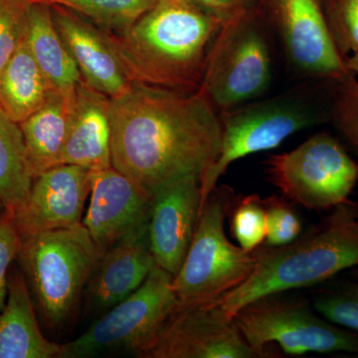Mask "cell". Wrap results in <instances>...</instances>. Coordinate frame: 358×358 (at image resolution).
<instances>
[{
  "mask_svg": "<svg viewBox=\"0 0 358 358\" xmlns=\"http://www.w3.org/2000/svg\"><path fill=\"white\" fill-rule=\"evenodd\" d=\"M110 124L113 167L152 196L180 179L201 178L220 154V117L199 91L134 82L110 99Z\"/></svg>",
  "mask_w": 358,
  "mask_h": 358,
  "instance_id": "6da1fadb",
  "label": "cell"
},
{
  "mask_svg": "<svg viewBox=\"0 0 358 358\" xmlns=\"http://www.w3.org/2000/svg\"><path fill=\"white\" fill-rule=\"evenodd\" d=\"M222 22L190 0H159L128 29L115 34L136 82L199 91L207 55Z\"/></svg>",
  "mask_w": 358,
  "mask_h": 358,
  "instance_id": "7a4b0ae2",
  "label": "cell"
},
{
  "mask_svg": "<svg viewBox=\"0 0 358 358\" xmlns=\"http://www.w3.org/2000/svg\"><path fill=\"white\" fill-rule=\"evenodd\" d=\"M331 211L292 243L254 250L252 275L217 301L228 317L234 319L240 308L260 296L317 286L358 267L357 201L348 200Z\"/></svg>",
  "mask_w": 358,
  "mask_h": 358,
  "instance_id": "3957f363",
  "label": "cell"
},
{
  "mask_svg": "<svg viewBox=\"0 0 358 358\" xmlns=\"http://www.w3.org/2000/svg\"><path fill=\"white\" fill-rule=\"evenodd\" d=\"M334 85V80L301 81L280 95L220 113L222 143L218 159L200 178L201 211L233 162L278 148L298 131L329 122Z\"/></svg>",
  "mask_w": 358,
  "mask_h": 358,
  "instance_id": "277c9868",
  "label": "cell"
},
{
  "mask_svg": "<svg viewBox=\"0 0 358 358\" xmlns=\"http://www.w3.org/2000/svg\"><path fill=\"white\" fill-rule=\"evenodd\" d=\"M275 35L247 8L224 21L207 55L199 91L218 114L261 99L273 82Z\"/></svg>",
  "mask_w": 358,
  "mask_h": 358,
  "instance_id": "5b68a950",
  "label": "cell"
},
{
  "mask_svg": "<svg viewBox=\"0 0 358 358\" xmlns=\"http://www.w3.org/2000/svg\"><path fill=\"white\" fill-rule=\"evenodd\" d=\"M17 260L51 327L62 326L77 307L102 254L84 224L21 239Z\"/></svg>",
  "mask_w": 358,
  "mask_h": 358,
  "instance_id": "8992f818",
  "label": "cell"
},
{
  "mask_svg": "<svg viewBox=\"0 0 358 358\" xmlns=\"http://www.w3.org/2000/svg\"><path fill=\"white\" fill-rule=\"evenodd\" d=\"M235 197L230 186H216L204 204L185 261L173 277L179 303L218 301L253 273L257 262L253 252L231 243L225 233Z\"/></svg>",
  "mask_w": 358,
  "mask_h": 358,
  "instance_id": "52a82bcc",
  "label": "cell"
},
{
  "mask_svg": "<svg viewBox=\"0 0 358 358\" xmlns=\"http://www.w3.org/2000/svg\"><path fill=\"white\" fill-rule=\"evenodd\" d=\"M234 322L259 358L268 357L272 343L286 355L346 353L358 357V334L324 319L308 301L286 292L247 303Z\"/></svg>",
  "mask_w": 358,
  "mask_h": 358,
  "instance_id": "ba28073f",
  "label": "cell"
},
{
  "mask_svg": "<svg viewBox=\"0 0 358 358\" xmlns=\"http://www.w3.org/2000/svg\"><path fill=\"white\" fill-rule=\"evenodd\" d=\"M268 182L289 201L315 211L331 210L350 200L358 181V162L327 131L265 162Z\"/></svg>",
  "mask_w": 358,
  "mask_h": 358,
  "instance_id": "9c48e42d",
  "label": "cell"
},
{
  "mask_svg": "<svg viewBox=\"0 0 358 358\" xmlns=\"http://www.w3.org/2000/svg\"><path fill=\"white\" fill-rule=\"evenodd\" d=\"M173 275L155 266L131 296L110 308L79 338L63 345L59 358L94 357L127 352L143 357L178 307Z\"/></svg>",
  "mask_w": 358,
  "mask_h": 358,
  "instance_id": "30bf717a",
  "label": "cell"
},
{
  "mask_svg": "<svg viewBox=\"0 0 358 358\" xmlns=\"http://www.w3.org/2000/svg\"><path fill=\"white\" fill-rule=\"evenodd\" d=\"M271 1L268 22L296 79L336 81L352 73L334 43L322 0Z\"/></svg>",
  "mask_w": 358,
  "mask_h": 358,
  "instance_id": "8fae6325",
  "label": "cell"
},
{
  "mask_svg": "<svg viewBox=\"0 0 358 358\" xmlns=\"http://www.w3.org/2000/svg\"><path fill=\"white\" fill-rule=\"evenodd\" d=\"M143 358H259L217 301L179 303Z\"/></svg>",
  "mask_w": 358,
  "mask_h": 358,
  "instance_id": "7c38bea8",
  "label": "cell"
},
{
  "mask_svg": "<svg viewBox=\"0 0 358 358\" xmlns=\"http://www.w3.org/2000/svg\"><path fill=\"white\" fill-rule=\"evenodd\" d=\"M90 203L82 221L100 253L148 224L152 195L115 167L91 171Z\"/></svg>",
  "mask_w": 358,
  "mask_h": 358,
  "instance_id": "4fadbf2b",
  "label": "cell"
},
{
  "mask_svg": "<svg viewBox=\"0 0 358 358\" xmlns=\"http://www.w3.org/2000/svg\"><path fill=\"white\" fill-rule=\"evenodd\" d=\"M51 11L82 79L110 99L127 93L136 80L122 57L114 33L106 31L64 7L52 6Z\"/></svg>",
  "mask_w": 358,
  "mask_h": 358,
  "instance_id": "5bb4252c",
  "label": "cell"
},
{
  "mask_svg": "<svg viewBox=\"0 0 358 358\" xmlns=\"http://www.w3.org/2000/svg\"><path fill=\"white\" fill-rule=\"evenodd\" d=\"M90 176L84 167L60 164L33 179L28 199L11 214L21 239L81 224L91 189Z\"/></svg>",
  "mask_w": 358,
  "mask_h": 358,
  "instance_id": "9a60e30c",
  "label": "cell"
},
{
  "mask_svg": "<svg viewBox=\"0 0 358 358\" xmlns=\"http://www.w3.org/2000/svg\"><path fill=\"white\" fill-rule=\"evenodd\" d=\"M201 213L200 178L188 176L164 186L152 197L148 229L159 267L178 274Z\"/></svg>",
  "mask_w": 358,
  "mask_h": 358,
  "instance_id": "2e32d148",
  "label": "cell"
},
{
  "mask_svg": "<svg viewBox=\"0 0 358 358\" xmlns=\"http://www.w3.org/2000/svg\"><path fill=\"white\" fill-rule=\"evenodd\" d=\"M155 266L147 225L101 256L89 281L92 308L103 313L115 307L140 288Z\"/></svg>",
  "mask_w": 358,
  "mask_h": 358,
  "instance_id": "e0dca14e",
  "label": "cell"
},
{
  "mask_svg": "<svg viewBox=\"0 0 358 358\" xmlns=\"http://www.w3.org/2000/svg\"><path fill=\"white\" fill-rule=\"evenodd\" d=\"M62 164L84 167L90 171L113 166L110 98L92 88L84 80L76 89Z\"/></svg>",
  "mask_w": 358,
  "mask_h": 358,
  "instance_id": "ac0fdd59",
  "label": "cell"
},
{
  "mask_svg": "<svg viewBox=\"0 0 358 358\" xmlns=\"http://www.w3.org/2000/svg\"><path fill=\"white\" fill-rule=\"evenodd\" d=\"M63 345L40 331L25 275L10 268L8 294L0 313V358H59Z\"/></svg>",
  "mask_w": 358,
  "mask_h": 358,
  "instance_id": "d6986e66",
  "label": "cell"
},
{
  "mask_svg": "<svg viewBox=\"0 0 358 358\" xmlns=\"http://www.w3.org/2000/svg\"><path fill=\"white\" fill-rule=\"evenodd\" d=\"M75 100L76 90L68 93L54 91L43 107L20 122L26 160L33 179L52 167L62 164Z\"/></svg>",
  "mask_w": 358,
  "mask_h": 358,
  "instance_id": "ffe728a7",
  "label": "cell"
},
{
  "mask_svg": "<svg viewBox=\"0 0 358 358\" xmlns=\"http://www.w3.org/2000/svg\"><path fill=\"white\" fill-rule=\"evenodd\" d=\"M54 91L33 57L24 33L17 48L0 70V109L20 124L43 107Z\"/></svg>",
  "mask_w": 358,
  "mask_h": 358,
  "instance_id": "44dd1931",
  "label": "cell"
},
{
  "mask_svg": "<svg viewBox=\"0 0 358 358\" xmlns=\"http://www.w3.org/2000/svg\"><path fill=\"white\" fill-rule=\"evenodd\" d=\"M25 37L33 57L52 88L67 93L74 92L83 79L56 28L50 6L31 3Z\"/></svg>",
  "mask_w": 358,
  "mask_h": 358,
  "instance_id": "7402d4cb",
  "label": "cell"
},
{
  "mask_svg": "<svg viewBox=\"0 0 358 358\" xmlns=\"http://www.w3.org/2000/svg\"><path fill=\"white\" fill-rule=\"evenodd\" d=\"M32 183L20 124L0 109V207L15 213L28 199Z\"/></svg>",
  "mask_w": 358,
  "mask_h": 358,
  "instance_id": "603a6c76",
  "label": "cell"
},
{
  "mask_svg": "<svg viewBox=\"0 0 358 358\" xmlns=\"http://www.w3.org/2000/svg\"><path fill=\"white\" fill-rule=\"evenodd\" d=\"M31 3L60 6L84 16L106 31L120 34L128 29L159 0H29Z\"/></svg>",
  "mask_w": 358,
  "mask_h": 358,
  "instance_id": "cb8c5ba5",
  "label": "cell"
},
{
  "mask_svg": "<svg viewBox=\"0 0 358 358\" xmlns=\"http://www.w3.org/2000/svg\"><path fill=\"white\" fill-rule=\"evenodd\" d=\"M228 218L230 232L244 251L253 252L265 243L267 213L258 194L235 197Z\"/></svg>",
  "mask_w": 358,
  "mask_h": 358,
  "instance_id": "d4e9b609",
  "label": "cell"
},
{
  "mask_svg": "<svg viewBox=\"0 0 358 358\" xmlns=\"http://www.w3.org/2000/svg\"><path fill=\"white\" fill-rule=\"evenodd\" d=\"M355 280L320 289L312 305L324 319L358 334V280Z\"/></svg>",
  "mask_w": 358,
  "mask_h": 358,
  "instance_id": "484cf974",
  "label": "cell"
},
{
  "mask_svg": "<svg viewBox=\"0 0 358 358\" xmlns=\"http://www.w3.org/2000/svg\"><path fill=\"white\" fill-rule=\"evenodd\" d=\"M353 73L334 81L331 120L339 136L358 157V80Z\"/></svg>",
  "mask_w": 358,
  "mask_h": 358,
  "instance_id": "4316f807",
  "label": "cell"
},
{
  "mask_svg": "<svg viewBox=\"0 0 358 358\" xmlns=\"http://www.w3.org/2000/svg\"><path fill=\"white\" fill-rule=\"evenodd\" d=\"M326 14L336 48L348 60L358 53V0H331Z\"/></svg>",
  "mask_w": 358,
  "mask_h": 358,
  "instance_id": "83f0119b",
  "label": "cell"
},
{
  "mask_svg": "<svg viewBox=\"0 0 358 358\" xmlns=\"http://www.w3.org/2000/svg\"><path fill=\"white\" fill-rule=\"evenodd\" d=\"M267 213V235L265 245L282 247L294 242L303 231V223L296 209L285 197L272 196L264 199Z\"/></svg>",
  "mask_w": 358,
  "mask_h": 358,
  "instance_id": "f1b7e54d",
  "label": "cell"
},
{
  "mask_svg": "<svg viewBox=\"0 0 358 358\" xmlns=\"http://www.w3.org/2000/svg\"><path fill=\"white\" fill-rule=\"evenodd\" d=\"M30 6L29 0H0V70L24 35Z\"/></svg>",
  "mask_w": 358,
  "mask_h": 358,
  "instance_id": "f546056e",
  "label": "cell"
},
{
  "mask_svg": "<svg viewBox=\"0 0 358 358\" xmlns=\"http://www.w3.org/2000/svg\"><path fill=\"white\" fill-rule=\"evenodd\" d=\"M21 238L16 229L13 215L3 211L0 218V313L6 306L8 294L9 273L14 261L17 260Z\"/></svg>",
  "mask_w": 358,
  "mask_h": 358,
  "instance_id": "4dcf8cb0",
  "label": "cell"
},
{
  "mask_svg": "<svg viewBox=\"0 0 358 358\" xmlns=\"http://www.w3.org/2000/svg\"><path fill=\"white\" fill-rule=\"evenodd\" d=\"M200 9L224 22L235 14L248 8L250 0H190Z\"/></svg>",
  "mask_w": 358,
  "mask_h": 358,
  "instance_id": "1f68e13d",
  "label": "cell"
},
{
  "mask_svg": "<svg viewBox=\"0 0 358 358\" xmlns=\"http://www.w3.org/2000/svg\"><path fill=\"white\" fill-rule=\"evenodd\" d=\"M346 64H348V68L350 72L358 76V53L352 54V56H350L348 60H346Z\"/></svg>",
  "mask_w": 358,
  "mask_h": 358,
  "instance_id": "d6a6232c",
  "label": "cell"
},
{
  "mask_svg": "<svg viewBox=\"0 0 358 358\" xmlns=\"http://www.w3.org/2000/svg\"><path fill=\"white\" fill-rule=\"evenodd\" d=\"M352 274L353 279H357L358 280V267L352 268Z\"/></svg>",
  "mask_w": 358,
  "mask_h": 358,
  "instance_id": "836d02e7",
  "label": "cell"
},
{
  "mask_svg": "<svg viewBox=\"0 0 358 358\" xmlns=\"http://www.w3.org/2000/svg\"><path fill=\"white\" fill-rule=\"evenodd\" d=\"M1 208V207H0ZM2 209V208H1ZM4 211V210H3ZM3 211L0 212V218H1L2 213H3Z\"/></svg>",
  "mask_w": 358,
  "mask_h": 358,
  "instance_id": "e575fe53",
  "label": "cell"
},
{
  "mask_svg": "<svg viewBox=\"0 0 358 358\" xmlns=\"http://www.w3.org/2000/svg\"><path fill=\"white\" fill-rule=\"evenodd\" d=\"M358 202V201H357Z\"/></svg>",
  "mask_w": 358,
  "mask_h": 358,
  "instance_id": "d590c367",
  "label": "cell"
}]
</instances>
